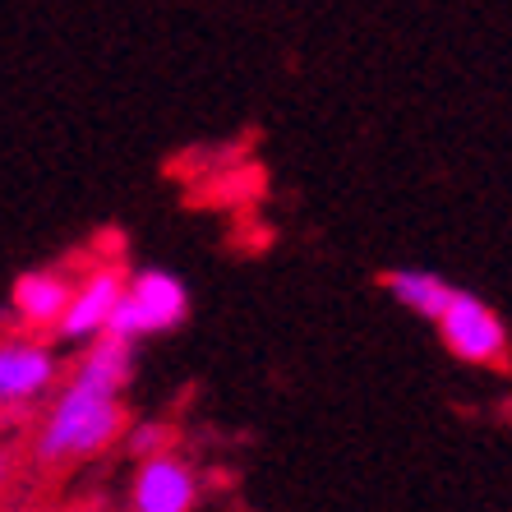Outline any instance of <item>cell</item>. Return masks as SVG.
Masks as SVG:
<instances>
[{
    "label": "cell",
    "instance_id": "cell-1",
    "mask_svg": "<svg viewBox=\"0 0 512 512\" xmlns=\"http://www.w3.org/2000/svg\"><path fill=\"white\" fill-rule=\"evenodd\" d=\"M125 429V406L116 393H97L88 383L70 379L51 402L47 425L37 429V462H74V457H97L102 448L120 439Z\"/></svg>",
    "mask_w": 512,
    "mask_h": 512
},
{
    "label": "cell",
    "instance_id": "cell-2",
    "mask_svg": "<svg viewBox=\"0 0 512 512\" xmlns=\"http://www.w3.org/2000/svg\"><path fill=\"white\" fill-rule=\"evenodd\" d=\"M190 319V291L176 273H162V268H143L125 282L116 310H111L107 328L102 333L116 337H143V333H171Z\"/></svg>",
    "mask_w": 512,
    "mask_h": 512
},
{
    "label": "cell",
    "instance_id": "cell-3",
    "mask_svg": "<svg viewBox=\"0 0 512 512\" xmlns=\"http://www.w3.org/2000/svg\"><path fill=\"white\" fill-rule=\"evenodd\" d=\"M443 333V346L466 365H503L508 356V328L480 296L471 291H448L443 310L434 314Z\"/></svg>",
    "mask_w": 512,
    "mask_h": 512
},
{
    "label": "cell",
    "instance_id": "cell-4",
    "mask_svg": "<svg viewBox=\"0 0 512 512\" xmlns=\"http://www.w3.org/2000/svg\"><path fill=\"white\" fill-rule=\"evenodd\" d=\"M120 291H125V273H120V268H93L79 286H70V300H65V310H60V319H56V333L65 337V342L97 337L107 328Z\"/></svg>",
    "mask_w": 512,
    "mask_h": 512
},
{
    "label": "cell",
    "instance_id": "cell-5",
    "mask_svg": "<svg viewBox=\"0 0 512 512\" xmlns=\"http://www.w3.org/2000/svg\"><path fill=\"white\" fill-rule=\"evenodd\" d=\"M56 379V356L51 346L33 337H5L0 342V406H28L42 397Z\"/></svg>",
    "mask_w": 512,
    "mask_h": 512
},
{
    "label": "cell",
    "instance_id": "cell-6",
    "mask_svg": "<svg viewBox=\"0 0 512 512\" xmlns=\"http://www.w3.org/2000/svg\"><path fill=\"white\" fill-rule=\"evenodd\" d=\"M199 503V480L180 457H143L134 476V512H190Z\"/></svg>",
    "mask_w": 512,
    "mask_h": 512
},
{
    "label": "cell",
    "instance_id": "cell-7",
    "mask_svg": "<svg viewBox=\"0 0 512 512\" xmlns=\"http://www.w3.org/2000/svg\"><path fill=\"white\" fill-rule=\"evenodd\" d=\"M130 365H134V342L130 337L97 333L93 342H88L74 379L88 383V388H97V393H116L120 397V388L130 383Z\"/></svg>",
    "mask_w": 512,
    "mask_h": 512
},
{
    "label": "cell",
    "instance_id": "cell-8",
    "mask_svg": "<svg viewBox=\"0 0 512 512\" xmlns=\"http://www.w3.org/2000/svg\"><path fill=\"white\" fill-rule=\"evenodd\" d=\"M65 300H70V282L60 273H47V268L24 273L14 282V314H19L28 328H56Z\"/></svg>",
    "mask_w": 512,
    "mask_h": 512
},
{
    "label": "cell",
    "instance_id": "cell-9",
    "mask_svg": "<svg viewBox=\"0 0 512 512\" xmlns=\"http://www.w3.org/2000/svg\"><path fill=\"white\" fill-rule=\"evenodd\" d=\"M383 286L393 291L397 305H406V310L425 314V319H434V314L443 310L448 291H453V286L443 282V277L425 273V268H397V273H383Z\"/></svg>",
    "mask_w": 512,
    "mask_h": 512
},
{
    "label": "cell",
    "instance_id": "cell-10",
    "mask_svg": "<svg viewBox=\"0 0 512 512\" xmlns=\"http://www.w3.org/2000/svg\"><path fill=\"white\" fill-rule=\"evenodd\" d=\"M167 443H171V429L153 425V420H148V425H134L130 434H125V448H130L134 457H153V453H162Z\"/></svg>",
    "mask_w": 512,
    "mask_h": 512
},
{
    "label": "cell",
    "instance_id": "cell-11",
    "mask_svg": "<svg viewBox=\"0 0 512 512\" xmlns=\"http://www.w3.org/2000/svg\"><path fill=\"white\" fill-rule=\"evenodd\" d=\"M10 453H5V448H0V485H5V480H10Z\"/></svg>",
    "mask_w": 512,
    "mask_h": 512
}]
</instances>
